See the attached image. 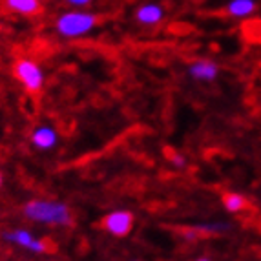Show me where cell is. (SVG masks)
Wrapping results in <instances>:
<instances>
[{
    "label": "cell",
    "mask_w": 261,
    "mask_h": 261,
    "mask_svg": "<svg viewBox=\"0 0 261 261\" xmlns=\"http://www.w3.org/2000/svg\"><path fill=\"white\" fill-rule=\"evenodd\" d=\"M24 218L39 225L48 226H73L75 216L71 208L57 199H30L22 206Z\"/></svg>",
    "instance_id": "1"
},
{
    "label": "cell",
    "mask_w": 261,
    "mask_h": 261,
    "mask_svg": "<svg viewBox=\"0 0 261 261\" xmlns=\"http://www.w3.org/2000/svg\"><path fill=\"white\" fill-rule=\"evenodd\" d=\"M100 17L86 9H71L64 11L55 18V31L62 39H79L92 33L99 26Z\"/></svg>",
    "instance_id": "2"
},
{
    "label": "cell",
    "mask_w": 261,
    "mask_h": 261,
    "mask_svg": "<svg viewBox=\"0 0 261 261\" xmlns=\"http://www.w3.org/2000/svg\"><path fill=\"white\" fill-rule=\"evenodd\" d=\"M13 77L24 86L28 93H39L46 81L42 66L31 57H18L13 62Z\"/></svg>",
    "instance_id": "3"
},
{
    "label": "cell",
    "mask_w": 261,
    "mask_h": 261,
    "mask_svg": "<svg viewBox=\"0 0 261 261\" xmlns=\"http://www.w3.org/2000/svg\"><path fill=\"white\" fill-rule=\"evenodd\" d=\"M2 240L9 245H15V247L26 248L33 254H48L51 252L48 241L37 238L33 232L26 230V228H13V230H6L2 232Z\"/></svg>",
    "instance_id": "4"
},
{
    "label": "cell",
    "mask_w": 261,
    "mask_h": 261,
    "mask_svg": "<svg viewBox=\"0 0 261 261\" xmlns=\"http://www.w3.org/2000/svg\"><path fill=\"white\" fill-rule=\"evenodd\" d=\"M134 214L128 210H115L100 219V228L115 238H126L134 228Z\"/></svg>",
    "instance_id": "5"
},
{
    "label": "cell",
    "mask_w": 261,
    "mask_h": 261,
    "mask_svg": "<svg viewBox=\"0 0 261 261\" xmlns=\"http://www.w3.org/2000/svg\"><path fill=\"white\" fill-rule=\"evenodd\" d=\"M4 11L20 17H37L44 11L42 0H0Z\"/></svg>",
    "instance_id": "6"
},
{
    "label": "cell",
    "mask_w": 261,
    "mask_h": 261,
    "mask_svg": "<svg viewBox=\"0 0 261 261\" xmlns=\"http://www.w3.org/2000/svg\"><path fill=\"white\" fill-rule=\"evenodd\" d=\"M135 20L143 26H157L159 22L165 20V9L155 2H146L135 9Z\"/></svg>",
    "instance_id": "7"
},
{
    "label": "cell",
    "mask_w": 261,
    "mask_h": 261,
    "mask_svg": "<svg viewBox=\"0 0 261 261\" xmlns=\"http://www.w3.org/2000/svg\"><path fill=\"white\" fill-rule=\"evenodd\" d=\"M188 73L192 79L196 81H203V83H210L218 77L219 73V66L212 61H206V59H199V61L192 62L190 68H188Z\"/></svg>",
    "instance_id": "8"
},
{
    "label": "cell",
    "mask_w": 261,
    "mask_h": 261,
    "mask_svg": "<svg viewBox=\"0 0 261 261\" xmlns=\"http://www.w3.org/2000/svg\"><path fill=\"white\" fill-rule=\"evenodd\" d=\"M30 141L37 150H51L53 146L57 144V141H59V137H57L55 128L39 126V128H35V130L31 132Z\"/></svg>",
    "instance_id": "9"
},
{
    "label": "cell",
    "mask_w": 261,
    "mask_h": 261,
    "mask_svg": "<svg viewBox=\"0 0 261 261\" xmlns=\"http://www.w3.org/2000/svg\"><path fill=\"white\" fill-rule=\"evenodd\" d=\"M257 9V2L256 0H230L225 8V13L228 17L234 18H243L252 15Z\"/></svg>",
    "instance_id": "10"
},
{
    "label": "cell",
    "mask_w": 261,
    "mask_h": 261,
    "mask_svg": "<svg viewBox=\"0 0 261 261\" xmlns=\"http://www.w3.org/2000/svg\"><path fill=\"white\" fill-rule=\"evenodd\" d=\"M221 201H223V206L232 214H240L250 208L248 199L243 194H240V192H225L221 196Z\"/></svg>",
    "instance_id": "11"
},
{
    "label": "cell",
    "mask_w": 261,
    "mask_h": 261,
    "mask_svg": "<svg viewBox=\"0 0 261 261\" xmlns=\"http://www.w3.org/2000/svg\"><path fill=\"white\" fill-rule=\"evenodd\" d=\"M66 4L73 6V9H84L86 6H90L93 0H64Z\"/></svg>",
    "instance_id": "12"
},
{
    "label": "cell",
    "mask_w": 261,
    "mask_h": 261,
    "mask_svg": "<svg viewBox=\"0 0 261 261\" xmlns=\"http://www.w3.org/2000/svg\"><path fill=\"white\" fill-rule=\"evenodd\" d=\"M172 161H174V165H177V166H183L185 165V159L181 155H174V157H172Z\"/></svg>",
    "instance_id": "13"
},
{
    "label": "cell",
    "mask_w": 261,
    "mask_h": 261,
    "mask_svg": "<svg viewBox=\"0 0 261 261\" xmlns=\"http://www.w3.org/2000/svg\"><path fill=\"white\" fill-rule=\"evenodd\" d=\"M2 185H4V175H2V172H0V188H2Z\"/></svg>",
    "instance_id": "14"
},
{
    "label": "cell",
    "mask_w": 261,
    "mask_h": 261,
    "mask_svg": "<svg viewBox=\"0 0 261 261\" xmlns=\"http://www.w3.org/2000/svg\"><path fill=\"white\" fill-rule=\"evenodd\" d=\"M196 261H210V259H208V257H197Z\"/></svg>",
    "instance_id": "15"
}]
</instances>
